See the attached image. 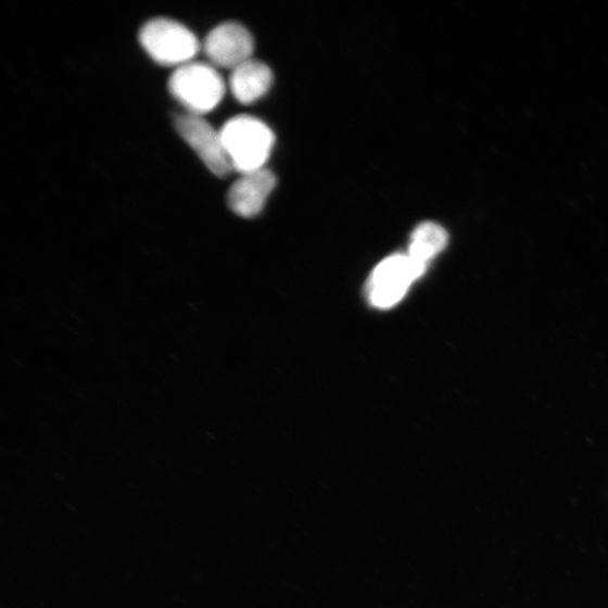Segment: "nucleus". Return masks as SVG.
I'll return each instance as SVG.
<instances>
[{
	"mask_svg": "<svg viewBox=\"0 0 608 608\" xmlns=\"http://www.w3.org/2000/svg\"><path fill=\"white\" fill-rule=\"evenodd\" d=\"M232 169L241 174L265 168L276 136L257 117L239 115L226 122L220 130Z\"/></svg>",
	"mask_w": 608,
	"mask_h": 608,
	"instance_id": "nucleus-1",
	"label": "nucleus"
},
{
	"mask_svg": "<svg viewBox=\"0 0 608 608\" xmlns=\"http://www.w3.org/2000/svg\"><path fill=\"white\" fill-rule=\"evenodd\" d=\"M426 269L408 254H394L382 261L371 274L367 288L372 306L379 309L395 306Z\"/></svg>",
	"mask_w": 608,
	"mask_h": 608,
	"instance_id": "nucleus-4",
	"label": "nucleus"
},
{
	"mask_svg": "<svg viewBox=\"0 0 608 608\" xmlns=\"http://www.w3.org/2000/svg\"><path fill=\"white\" fill-rule=\"evenodd\" d=\"M446 230L434 223H422L416 227L410 237L408 255L416 263L428 268V265L447 246Z\"/></svg>",
	"mask_w": 608,
	"mask_h": 608,
	"instance_id": "nucleus-9",
	"label": "nucleus"
},
{
	"mask_svg": "<svg viewBox=\"0 0 608 608\" xmlns=\"http://www.w3.org/2000/svg\"><path fill=\"white\" fill-rule=\"evenodd\" d=\"M168 86L170 94L188 113L200 116L215 110L226 91L225 81L216 68L198 61L176 68Z\"/></svg>",
	"mask_w": 608,
	"mask_h": 608,
	"instance_id": "nucleus-3",
	"label": "nucleus"
},
{
	"mask_svg": "<svg viewBox=\"0 0 608 608\" xmlns=\"http://www.w3.org/2000/svg\"><path fill=\"white\" fill-rule=\"evenodd\" d=\"M274 81L271 69L256 59L235 68L230 76V89L241 104H252L263 99Z\"/></svg>",
	"mask_w": 608,
	"mask_h": 608,
	"instance_id": "nucleus-8",
	"label": "nucleus"
},
{
	"mask_svg": "<svg viewBox=\"0 0 608 608\" xmlns=\"http://www.w3.org/2000/svg\"><path fill=\"white\" fill-rule=\"evenodd\" d=\"M139 41L157 64L176 68L192 63L201 48L190 28L164 17L147 22L140 29Z\"/></svg>",
	"mask_w": 608,
	"mask_h": 608,
	"instance_id": "nucleus-2",
	"label": "nucleus"
},
{
	"mask_svg": "<svg viewBox=\"0 0 608 608\" xmlns=\"http://www.w3.org/2000/svg\"><path fill=\"white\" fill-rule=\"evenodd\" d=\"M276 187V175L266 168L241 174L228 192V204L237 216L254 218Z\"/></svg>",
	"mask_w": 608,
	"mask_h": 608,
	"instance_id": "nucleus-7",
	"label": "nucleus"
},
{
	"mask_svg": "<svg viewBox=\"0 0 608 608\" xmlns=\"http://www.w3.org/2000/svg\"><path fill=\"white\" fill-rule=\"evenodd\" d=\"M254 48L250 30L236 22L216 26L203 43L204 53L213 67L231 71L253 59Z\"/></svg>",
	"mask_w": 608,
	"mask_h": 608,
	"instance_id": "nucleus-6",
	"label": "nucleus"
},
{
	"mask_svg": "<svg viewBox=\"0 0 608 608\" xmlns=\"http://www.w3.org/2000/svg\"><path fill=\"white\" fill-rule=\"evenodd\" d=\"M175 127L213 174L227 177L233 170L220 130L213 128L202 116L180 114L175 118Z\"/></svg>",
	"mask_w": 608,
	"mask_h": 608,
	"instance_id": "nucleus-5",
	"label": "nucleus"
}]
</instances>
